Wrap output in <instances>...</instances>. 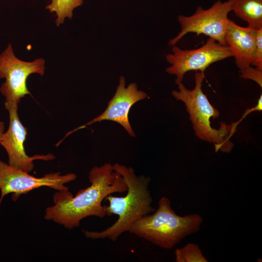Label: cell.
Masks as SVG:
<instances>
[{"label": "cell", "instance_id": "6da1fadb", "mask_svg": "<svg viewBox=\"0 0 262 262\" xmlns=\"http://www.w3.org/2000/svg\"><path fill=\"white\" fill-rule=\"evenodd\" d=\"M89 180L91 185L79 190L75 196L69 190L55 193L54 205L46 208L45 218L73 229L87 217H105L103 200L109 195L123 193L128 190L123 177L113 170L109 163L93 167L89 172Z\"/></svg>", "mask_w": 262, "mask_h": 262}, {"label": "cell", "instance_id": "7a4b0ae2", "mask_svg": "<svg viewBox=\"0 0 262 262\" xmlns=\"http://www.w3.org/2000/svg\"><path fill=\"white\" fill-rule=\"evenodd\" d=\"M113 168L123 177L128 187L125 196L117 197L109 195L105 198L109 203L108 206L104 205L106 215L115 214L118 219L112 226L101 231L83 230L86 238L116 241L122 233L128 231L136 221L155 211L148 189L150 178L137 176L132 167H128L118 163L113 164Z\"/></svg>", "mask_w": 262, "mask_h": 262}, {"label": "cell", "instance_id": "3957f363", "mask_svg": "<svg viewBox=\"0 0 262 262\" xmlns=\"http://www.w3.org/2000/svg\"><path fill=\"white\" fill-rule=\"evenodd\" d=\"M202 222V217L198 214L177 215L171 208L170 200L163 196L155 212L141 217L128 231L161 248L169 249L185 237L198 231Z\"/></svg>", "mask_w": 262, "mask_h": 262}, {"label": "cell", "instance_id": "277c9868", "mask_svg": "<svg viewBox=\"0 0 262 262\" xmlns=\"http://www.w3.org/2000/svg\"><path fill=\"white\" fill-rule=\"evenodd\" d=\"M204 78V72H196L193 89H187L181 82L178 84V90L173 91L172 95L176 100L184 103L196 136L201 140L213 143L216 152L220 150L229 153L233 147L230 138L238 124L236 122L229 125L221 122L218 129L211 126V118H217L219 112L211 104L202 90Z\"/></svg>", "mask_w": 262, "mask_h": 262}, {"label": "cell", "instance_id": "5b68a950", "mask_svg": "<svg viewBox=\"0 0 262 262\" xmlns=\"http://www.w3.org/2000/svg\"><path fill=\"white\" fill-rule=\"evenodd\" d=\"M233 0L216 1L212 6L204 9L201 6L189 16L180 15L178 19L181 27L178 34L169 41L173 46L186 34H203L215 40L221 45L227 46L225 36L229 19L228 14L232 11Z\"/></svg>", "mask_w": 262, "mask_h": 262}, {"label": "cell", "instance_id": "8992f818", "mask_svg": "<svg viewBox=\"0 0 262 262\" xmlns=\"http://www.w3.org/2000/svg\"><path fill=\"white\" fill-rule=\"evenodd\" d=\"M29 173L0 159V204L8 194H12V199L16 201L21 195L41 187H50L58 191L69 190L65 184L77 178L74 173L63 175L58 172L45 174L40 178Z\"/></svg>", "mask_w": 262, "mask_h": 262}, {"label": "cell", "instance_id": "52a82bcc", "mask_svg": "<svg viewBox=\"0 0 262 262\" xmlns=\"http://www.w3.org/2000/svg\"><path fill=\"white\" fill-rule=\"evenodd\" d=\"M45 61L38 58L32 62L19 60L14 54L11 44L0 55V78L5 79L0 91L5 97V102L18 104L26 95L32 94L27 87V79L33 73L43 76Z\"/></svg>", "mask_w": 262, "mask_h": 262}, {"label": "cell", "instance_id": "ba28073f", "mask_svg": "<svg viewBox=\"0 0 262 262\" xmlns=\"http://www.w3.org/2000/svg\"><path fill=\"white\" fill-rule=\"evenodd\" d=\"M172 51V53L165 56L171 65L166 72L176 76L177 84L182 82L186 72L192 70L204 72L213 63L232 56L228 46L221 45L211 38L198 49L183 50L174 45Z\"/></svg>", "mask_w": 262, "mask_h": 262}, {"label": "cell", "instance_id": "9c48e42d", "mask_svg": "<svg viewBox=\"0 0 262 262\" xmlns=\"http://www.w3.org/2000/svg\"><path fill=\"white\" fill-rule=\"evenodd\" d=\"M18 104L4 102L9 113L8 128L3 133L0 145L5 149L8 157V164L29 173L34 168L33 161L36 160L50 161L55 159L52 153L29 156L25 152L24 143L27 134V129L20 120L18 115Z\"/></svg>", "mask_w": 262, "mask_h": 262}, {"label": "cell", "instance_id": "30bf717a", "mask_svg": "<svg viewBox=\"0 0 262 262\" xmlns=\"http://www.w3.org/2000/svg\"><path fill=\"white\" fill-rule=\"evenodd\" d=\"M147 97V94L138 88L135 82L130 83L126 87V80L120 76L119 83L113 98L109 100L106 109L98 116L84 125L69 132L64 138L79 130L88 125L103 120H110L121 125L131 137H135L129 120V113L133 105Z\"/></svg>", "mask_w": 262, "mask_h": 262}, {"label": "cell", "instance_id": "8fae6325", "mask_svg": "<svg viewBox=\"0 0 262 262\" xmlns=\"http://www.w3.org/2000/svg\"><path fill=\"white\" fill-rule=\"evenodd\" d=\"M257 30L243 27L229 19L225 40L242 71L251 66L256 49Z\"/></svg>", "mask_w": 262, "mask_h": 262}, {"label": "cell", "instance_id": "7c38bea8", "mask_svg": "<svg viewBox=\"0 0 262 262\" xmlns=\"http://www.w3.org/2000/svg\"><path fill=\"white\" fill-rule=\"evenodd\" d=\"M232 11L248 27L262 28V0H233Z\"/></svg>", "mask_w": 262, "mask_h": 262}, {"label": "cell", "instance_id": "4fadbf2b", "mask_svg": "<svg viewBox=\"0 0 262 262\" xmlns=\"http://www.w3.org/2000/svg\"><path fill=\"white\" fill-rule=\"evenodd\" d=\"M83 0H51L46 8L50 12H54L57 16L56 23L58 26L63 23L66 18L71 19L74 9L81 6Z\"/></svg>", "mask_w": 262, "mask_h": 262}, {"label": "cell", "instance_id": "5bb4252c", "mask_svg": "<svg viewBox=\"0 0 262 262\" xmlns=\"http://www.w3.org/2000/svg\"><path fill=\"white\" fill-rule=\"evenodd\" d=\"M177 262H208L199 246L196 244L189 243L175 251Z\"/></svg>", "mask_w": 262, "mask_h": 262}, {"label": "cell", "instance_id": "9a60e30c", "mask_svg": "<svg viewBox=\"0 0 262 262\" xmlns=\"http://www.w3.org/2000/svg\"><path fill=\"white\" fill-rule=\"evenodd\" d=\"M251 65L262 70V28L257 30L256 49Z\"/></svg>", "mask_w": 262, "mask_h": 262}, {"label": "cell", "instance_id": "2e32d148", "mask_svg": "<svg viewBox=\"0 0 262 262\" xmlns=\"http://www.w3.org/2000/svg\"><path fill=\"white\" fill-rule=\"evenodd\" d=\"M239 72L241 78L253 80L262 87V70L250 66Z\"/></svg>", "mask_w": 262, "mask_h": 262}, {"label": "cell", "instance_id": "e0dca14e", "mask_svg": "<svg viewBox=\"0 0 262 262\" xmlns=\"http://www.w3.org/2000/svg\"><path fill=\"white\" fill-rule=\"evenodd\" d=\"M5 125L3 121H0V144L3 133L4 132Z\"/></svg>", "mask_w": 262, "mask_h": 262}]
</instances>
